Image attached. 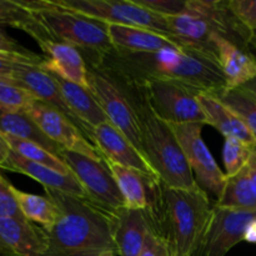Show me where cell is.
Here are the masks:
<instances>
[{"instance_id":"obj_13","label":"cell","mask_w":256,"mask_h":256,"mask_svg":"<svg viewBox=\"0 0 256 256\" xmlns=\"http://www.w3.org/2000/svg\"><path fill=\"white\" fill-rule=\"evenodd\" d=\"M46 232L22 218L0 216V256H46Z\"/></svg>"},{"instance_id":"obj_16","label":"cell","mask_w":256,"mask_h":256,"mask_svg":"<svg viewBox=\"0 0 256 256\" xmlns=\"http://www.w3.org/2000/svg\"><path fill=\"white\" fill-rule=\"evenodd\" d=\"M218 60L226 79L228 92L238 89L256 79V55L222 34L212 35Z\"/></svg>"},{"instance_id":"obj_28","label":"cell","mask_w":256,"mask_h":256,"mask_svg":"<svg viewBox=\"0 0 256 256\" xmlns=\"http://www.w3.org/2000/svg\"><path fill=\"white\" fill-rule=\"evenodd\" d=\"M2 138H4L5 142H6V144L9 145L10 150L14 152L15 154L19 155V156L24 158V159L26 160H30V162H38V164L54 168V169L59 170V172L72 174V172H70L69 168L66 166V164L62 162V158L50 152L49 150H46L44 146H42V145L36 144V142H30V140H24L19 139V138L10 136V135L2 134Z\"/></svg>"},{"instance_id":"obj_21","label":"cell","mask_w":256,"mask_h":256,"mask_svg":"<svg viewBox=\"0 0 256 256\" xmlns=\"http://www.w3.org/2000/svg\"><path fill=\"white\" fill-rule=\"evenodd\" d=\"M52 75L54 76L55 82L59 86L65 104L72 110L74 116L79 120L80 124L84 126L88 134V139L90 140L92 130L108 122L102 106L88 88L68 82V80L62 79L54 74Z\"/></svg>"},{"instance_id":"obj_27","label":"cell","mask_w":256,"mask_h":256,"mask_svg":"<svg viewBox=\"0 0 256 256\" xmlns=\"http://www.w3.org/2000/svg\"><path fill=\"white\" fill-rule=\"evenodd\" d=\"M0 25H10L24 30L38 44L52 40L36 22L25 2L0 0Z\"/></svg>"},{"instance_id":"obj_42","label":"cell","mask_w":256,"mask_h":256,"mask_svg":"<svg viewBox=\"0 0 256 256\" xmlns=\"http://www.w3.org/2000/svg\"><path fill=\"white\" fill-rule=\"evenodd\" d=\"M244 88H245V89L249 90V92H252V94H254L255 96H256V79L252 80V82H248L246 85H244Z\"/></svg>"},{"instance_id":"obj_7","label":"cell","mask_w":256,"mask_h":256,"mask_svg":"<svg viewBox=\"0 0 256 256\" xmlns=\"http://www.w3.org/2000/svg\"><path fill=\"white\" fill-rule=\"evenodd\" d=\"M135 82L140 85L152 112L168 124L206 125V116L199 102L202 94L199 90L172 80L148 79Z\"/></svg>"},{"instance_id":"obj_4","label":"cell","mask_w":256,"mask_h":256,"mask_svg":"<svg viewBox=\"0 0 256 256\" xmlns=\"http://www.w3.org/2000/svg\"><path fill=\"white\" fill-rule=\"evenodd\" d=\"M119 75L126 84L136 112L142 135V154L159 182L174 189L200 188L172 126L152 112L138 82Z\"/></svg>"},{"instance_id":"obj_36","label":"cell","mask_w":256,"mask_h":256,"mask_svg":"<svg viewBox=\"0 0 256 256\" xmlns=\"http://www.w3.org/2000/svg\"><path fill=\"white\" fill-rule=\"evenodd\" d=\"M140 256H172L169 246L165 240L155 232L154 229L149 230L145 238L144 248Z\"/></svg>"},{"instance_id":"obj_1","label":"cell","mask_w":256,"mask_h":256,"mask_svg":"<svg viewBox=\"0 0 256 256\" xmlns=\"http://www.w3.org/2000/svg\"><path fill=\"white\" fill-rule=\"evenodd\" d=\"M102 64L134 82L172 80L216 98L228 92L218 58L194 49H165L154 54H126L112 50Z\"/></svg>"},{"instance_id":"obj_3","label":"cell","mask_w":256,"mask_h":256,"mask_svg":"<svg viewBox=\"0 0 256 256\" xmlns=\"http://www.w3.org/2000/svg\"><path fill=\"white\" fill-rule=\"evenodd\" d=\"M45 195L59 208V218L50 229L46 256L118 255L114 239L115 214L90 200L46 190Z\"/></svg>"},{"instance_id":"obj_10","label":"cell","mask_w":256,"mask_h":256,"mask_svg":"<svg viewBox=\"0 0 256 256\" xmlns=\"http://www.w3.org/2000/svg\"><path fill=\"white\" fill-rule=\"evenodd\" d=\"M182 145V152L199 186L205 192H210L216 200L222 196L226 184V175L220 170L212 152L202 139V122L189 124H169Z\"/></svg>"},{"instance_id":"obj_35","label":"cell","mask_w":256,"mask_h":256,"mask_svg":"<svg viewBox=\"0 0 256 256\" xmlns=\"http://www.w3.org/2000/svg\"><path fill=\"white\" fill-rule=\"evenodd\" d=\"M228 6L245 29L256 30V0H229Z\"/></svg>"},{"instance_id":"obj_25","label":"cell","mask_w":256,"mask_h":256,"mask_svg":"<svg viewBox=\"0 0 256 256\" xmlns=\"http://www.w3.org/2000/svg\"><path fill=\"white\" fill-rule=\"evenodd\" d=\"M215 206L229 210H256V198L252 192L248 165L235 176L226 178L224 192L215 202Z\"/></svg>"},{"instance_id":"obj_22","label":"cell","mask_w":256,"mask_h":256,"mask_svg":"<svg viewBox=\"0 0 256 256\" xmlns=\"http://www.w3.org/2000/svg\"><path fill=\"white\" fill-rule=\"evenodd\" d=\"M199 102L206 116V125H212L226 138H235L254 146L256 139L242 118L224 104L219 98L210 94H199Z\"/></svg>"},{"instance_id":"obj_6","label":"cell","mask_w":256,"mask_h":256,"mask_svg":"<svg viewBox=\"0 0 256 256\" xmlns=\"http://www.w3.org/2000/svg\"><path fill=\"white\" fill-rule=\"evenodd\" d=\"M86 65L89 90L102 106L108 122L142 152L136 112L122 78L104 64Z\"/></svg>"},{"instance_id":"obj_39","label":"cell","mask_w":256,"mask_h":256,"mask_svg":"<svg viewBox=\"0 0 256 256\" xmlns=\"http://www.w3.org/2000/svg\"><path fill=\"white\" fill-rule=\"evenodd\" d=\"M248 169L250 174V182H252V192H254L256 198V144L252 146V156H250L249 162H248Z\"/></svg>"},{"instance_id":"obj_14","label":"cell","mask_w":256,"mask_h":256,"mask_svg":"<svg viewBox=\"0 0 256 256\" xmlns=\"http://www.w3.org/2000/svg\"><path fill=\"white\" fill-rule=\"evenodd\" d=\"M90 142L96 146L104 160H109L122 166L136 170L145 176L159 180L142 152L109 122L92 130Z\"/></svg>"},{"instance_id":"obj_20","label":"cell","mask_w":256,"mask_h":256,"mask_svg":"<svg viewBox=\"0 0 256 256\" xmlns=\"http://www.w3.org/2000/svg\"><path fill=\"white\" fill-rule=\"evenodd\" d=\"M152 229L148 209L134 210L122 208L115 212L114 239L119 256H140L145 238Z\"/></svg>"},{"instance_id":"obj_29","label":"cell","mask_w":256,"mask_h":256,"mask_svg":"<svg viewBox=\"0 0 256 256\" xmlns=\"http://www.w3.org/2000/svg\"><path fill=\"white\" fill-rule=\"evenodd\" d=\"M242 119L256 139V96L244 86L229 90L219 98Z\"/></svg>"},{"instance_id":"obj_40","label":"cell","mask_w":256,"mask_h":256,"mask_svg":"<svg viewBox=\"0 0 256 256\" xmlns=\"http://www.w3.org/2000/svg\"><path fill=\"white\" fill-rule=\"evenodd\" d=\"M244 240L248 242H252V244H256V219L252 220L249 226L246 228Z\"/></svg>"},{"instance_id":"obj_38","label":"cell","mask_w":256,"mask_h":256,"mask_svg":"<svg viewBox=\"0 0 256 256\" xmlns=\"http://www.w3.org/2000/svg\"><path fill=\"white\" fill-rule=\"evenodd\" d=\"M10 152L12 150H10L9 145L6 144L2 132H0V170H8V162H9Z\"/></svg>"},{"instance_id":"obj_2","label":"cell","mask_w":256,"mask_h":256,"mask_svg":"<svg viewBox=\"0 0 256 256\" xmlns=\"http://www.w3.org/2000/svg\"><path fill=\"white\" fill-rule=\"evenodd\" d=\"M215 202L202 188L184 190L154 180L149 189L148 212L152 226L172 256H194L212 222Z\"/></svg>"},{"instance_id":"obj_30","label":"cell","mask_w":256,"mask_h":256,"mask_svg":"<svg viewBox=\"0 0 256 256\" xmlns=\"http://www.w3.org/2000/svg\"><path fill=\"white\" fill-rule=\"evenodd\" d=\"M252 146L235 139V138H226L222 149V160H224L226 178L235 176L239 174L249 162L252 156Z\"/></svg>"},{"instance_id":"obj_11","label":"cell","mask_w":256,"mask_h":256,"mask_svg":"<svg viewBox=\"0 0 256 256\" xmlns=\"http://www.w3.org/2000/svg\"><path fill=\"white\" fill-rule=\"evenodd\" d=\"M42 134L52 140L62 150L78 152L98 162H104L102 154L94 144L85 136L82 130L69 119L54 108L35 100L26 110Z\"/></svg>"},{"instance_id":"obj_33","label":"cell","mask_w":256,"mask_h":256,"mask_svg":"<svg viewBox=\"0 0 256 256\" xmlns=\"http://www.w3.org/2000/svg\"><path fill=\"white\" fill-rule=\"evenodd\" d=\"M14 185L0 172V216L25 219L20 212L19 205H18L16 198L14 194Z\"/></svg>"},{"instance_id":"obj_41","label":"cell","mask_w":256,"mask_h":256,"mask_svg":"<svg viewBox=\"0 0 256 256\" xmlns=\"http://www.w3.org/2000/svg\"><path fill=\"white\" fill-rule=\"evenodd\" d=\"M248 48H252L256 52V30L249 32V38H248Z\"/></svg>"},{"instance_id":"obj_23","label":"cell","mask_w":256,"mask_h":256,"mask_svg":"<svg viewBox=\"0 0 256 256\" xmlns=\"http://www.w3.org/2000/svg\"><path fill=\"white\" fill-rule=\"evenodd\" d=\"M112 172L120 192L125 202V208L134 210H145L149 206V189L154 180L140 174L136 170L122 166L119 164L104 160Z\"/></svg>"},{"instance_id":"obj_8","label":"cell","mask_w":256,"mask_h":256,"mask_svg":"<svg viewBox=\"0 0 256 256\" xmlns=\"http://www.w3.org/2000/svg\"><path fill=\"white\" fill-rule=\"evenodd\" d=\"M50 2L62 9L100 20L106 24L145 28L172 39L168 26L166 18L140 6L135 2V0H50Z\"/></svg>"},{"instance_id":"obj_5","label":"cell","mask_w":256,"mask_h":256,"mask_svg":"<svg viewBox=\"0 0 256 256\" xmlns=\"http://www.w3.org/2000/svg\"><path fill=\"white\" fill-rule=\"evenodd\" d=\"M40 26L52 42L76 48L86 64H102L114 50L108 24L52 4L50 0L25 2Z\"/></svg>"},{"instance_id":"obj_12","label":"cell","mask_w":256,"mask_h":256,"mask_svg":"<svg viewBox=\"0 0 256 256\" xmlns=\"http://www.w3.org/2000/svg\"><path fill=\"white\" fill-rule=\"evenodd\" d=\"M256 219V210H229L214 208L212 222L194 256H225L244 242L245 232Z\"/></svg>"},{"instance_id":"obj_19","label":"cell","mask_w":256,"mask_h":256,"mask_svg":"<svg viewBox=\"0 0 256 256\" xmlns=\"http://www.w3.org/2000/svg\"><path fill=\"white\" fill-rule=\"evenodd\" d=\"M8 172H19V174H24L36 180L39 184L44 186L45 192L52 190V192H64V194L89 200L85 190L82 189L80 182L72 174H66V172L54 169V168L30 162V160L19 156L14 152H10Z\"/></svg>"},{"instance_id":"obj_17","label":"cell","mask_w":256,"mask_h":256,"mask_svg":"<svg viewBox=\"0 0 256 256\" xmlns=\"http://www.w3.org/2000/svg\"><path fill=\"white\" fill-rule=\"evenodd\" d=\"M108 32L112 48L119 52L154 54L165 49H185L172 38L145 28L108 24Z\"/></svg>"},{"instance_id":"obj_32","label":"cell","mask_w":256,"mask_h":256,"mask_svg":"<svg viewBox=\"0 0 256 256\" xmlns=\"http://www.w3.org/2000/svg\"><path fill=\"white\" fill-rule=\"evenodd\" d=\"M45 62L44 55L34 54L32 56L24 55L2 54L0 52V78L12 79L15 69L19 65H32V66H42Z\"/></svg>"},{"instance_id":"obj_43","label":"cell","mask_w":256,"mask_h":256,"mask_svg":"<svg viewBox=\"0 0 256 256\" xmlns=\"http://www.w3.org/2000/svg\"><path fill=\"white\" fill-rule=\"evenodd\" d=\"M102 256H115V254H112V252H108V254H104Z\"/></svg>"},{"instance_id":"obj_34","label":"cell","mask_w":256,"mask_h":256,"mask_svg":"<svg viewBox=\"0 0 256 256\" xmlns=\"http://www.w3.org/2000/svg\"><path fill=\"white\" fill-rule=\"evenodd\" d=\"M135 2L162 16H176L186 12V0H135Z\"/></svg>"},{"instance_id":"obj_24","label":"cell","mask_w":256,"mask_h":256,"mask_svg":"<svg viewBox=\"0 0 256 256\" xmlns=\"http://www.w3.org/2000/svg\"><path fill=\"white\" fill-rule=\"evenodd\" d=\"M0 132L36 142L58 156H60L62 152V149L52 140L48 139L32 122V118L22 110H12L0 106Z\"/></svg>"},{"instance_id":"obj_37","label":"cell","mask_w":256,"mask_h":256,"mask_svg":"<svg viewBox=\"0 0 256 256\" xmlns=\"http://www.w3.org/2000/svg\"><path fill=\"white\" fill-rule=\"evenodd\" d=\"M0 52L2 54H12V55H24V56H32L35 52H30L29 49L22 46V44L15 39L10 38L4 29L0 25Z\"/></svg>"},{"instance_id":"obj_18","label":"cell","mask_w":256,"mask_h":256,"mask_svg":"<svg viewBox=\"0 0 256 256\" xmlns=\"http://www.w3.org/2000/svg\"><path fill=\"white\" fill-rule=\"evenodd\" d=\"M39 46L45 56L42 69L89 89L86 62L76 48L52 40L40 42Z\"/></svg>"},{"instance_id":"obj_15","label":"cell","mask_w":256,"mask_h":256,"mask_svg":"<svg viewBox=\"0 0 256 256\" xmlns=\"http://www.w3.org/2000/svg\"><path fill=\"white\" fill-rule=\"evenodd\" d=\"M12 82L19 85L20 88L26 90L35 100L42 102L49 106L54 108L58 112L69 118L80 130L82 134L88 138L84 126L80 124L79 120L74 116L72 110L65 104L64 98L60 92L59 86L55 82L54 76L42 66H32V65H19L15 69L12 76Z\"/></svg>"},{"instance_id":"obj_9","label":"cell","mask_w":256,"mask_h":256,"mask_svg":"<svg viewBox=\"0 0 256 256\" xmlns=\"http://www.w3.org/2000/svg\"><path fill=\"white\" fill-rule=\"evenodd\" d=\"M60 158L80 182L90 202L114 214L125 208L124 198L106 162L68 150H62Z\"/></svg>"},{"instance_id":"obj_26","label":"cell","mask_w":256,"mask_h":256,"mask_svg":"<svg viewBox=\"0 0 256 256\" xmlns=\"http://www.w3.org/2000/svg\"><path fill=\"white\" fill-rule=\"evenodd\" d=\"M14 194L22 216L42 229H50L59 218V208L48 195H35L14 188Z\"/></svg>"},{"instance_id":"obj_31","label":"cell","mask_w":256,"mask_h":256,"mask_svg":"<svg viewBox=\"0 0 256 256\" xmlns=\"http://www.w3.org/2000/svg\"><path fill=\"white\" fill-rule=\"evenodd\" d=\"M34 102L35 99L26 90L10 79L0 78V106L25 112Z\"/></svg>"}]
</instances>
